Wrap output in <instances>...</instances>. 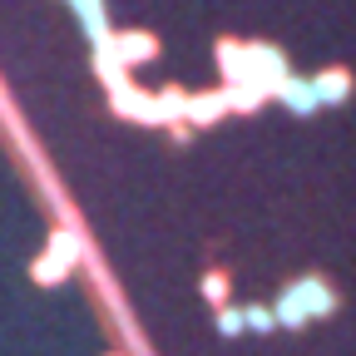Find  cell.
Here are the masks:
<instances>
[{"label":"cell","instance_id":"obj_1","mask_svg":"<svg viewBox=\"0 0 356 356\" xmlns=\"http://www.w3.org/2000/svg\"><path fill=\"white\" fill-rule=\"evenodd\" d=\"M292 297L302 302V312H307V317H327V312H337V297L317 282V277H302L297 287H292Z\"/></svg>","mask_w":356,"mask_h":356},{"label":"cell","instance_id":"obj_2","mask_svg":"<svg viewBox=\"0 0 356 356\" xmlns=\"http://www.w3.org/2000/svg\"><path fill=\"white\" fill-rule=\"evenodd\" d=\"M273 322H282V327H302V322H307V312H302V302H297L292 292H287V297L277 302V312H273Z\"/></svg>","mask_w":356,"mask_h":356},{"label":"cell","instance_id":"obj_3","mask_svg":"<svg viewBox=\"0 0 356 356\" xmlns=\"http://www.w3.org/2000/svg\"><path fill=\"white\" fill-rule=\"evenodd\" d=\"M243 322L252 327V332H273L277 322H273V312H262V307H252V312H243Z\"/></svg>","mask_w":356,"mask_h":356},{"label":"cell","instance_id":"obj_4","mask_svg":"<svg viewBox=\"0 0 356 356\" xmlns=\"http://www.w3.org/2000/svg\"><path fill=\"white\" fill-rule=\"evenodd\" d=\"M243 327H248V322H243V312H222V332H228V337L243 332Z\"/></svg>","mask_w":356,"mask_h":356}]
</instances>
